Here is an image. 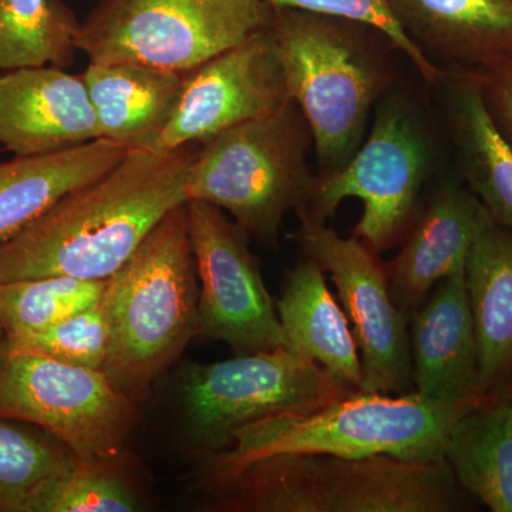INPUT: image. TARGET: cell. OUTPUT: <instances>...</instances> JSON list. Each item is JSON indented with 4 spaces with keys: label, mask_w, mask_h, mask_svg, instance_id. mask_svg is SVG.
Segmentation results:
<instances>
[{
    "label": "cell",
    "mask_w": 512,
    "mask_h": 512,
    "mask_svg": "<svg viewBox=\"0 0 512 512\" xmlns=\"http://www.w3.org/2000/svg\"><path fill=\"white\" fill-rule=\"evenodd\" d=\"M431 167V148L419 123L399 100L384 101L365 143L345 167L316 175L298 217L326 222L348 198L362 201L353 237L380 255L402 241Z\"/></svg>",
    "instance_id": "8"
},
{
    "label": "cell",
    "mask_w": 512,
    "mask_h": 512,
    "mask_svg": "<svg viewBox=\"0 0 512 512\" xmlns=\"http://www.w3.org/2000/svg\"><path fill=\"white\" fill-rule=\"evenodd\" d=\"M477 403L444 406L414 390L397 396L353 390L318 410L242 427L232 446L212 457L208 477L217 488L249 464L278 454L444 461L451 427Z\"/></svg>",
    "instance_id": "3"
},
{
    "label": "cell",
    "mask_w": 512,
    "mask_h": 512,
    "mask_svg": "<svg viewBox=\"0 0 512 512\" xmlns=\"http://www.w3.org/2000/svg\"><path fill=\"white\" fill-rule=\"evenodd\" d=\"M106 284L59 275L0 281V320L6 336L20 338L42 332L96 306Z\"/></svg>",
    "instance_id": "26"
},
{
    "label": "cell",
    "mask_w": 512,
    "mask_h": 512,
    "mask_svg": "<svg viewBox=\"0 0 512 512\" xmlns=\"http://www.w3.org/2000/svg\"><path fill=\"white\" fill-rule=\"evenodd\" d=\"M272 36L289 97L311 127L316 175L335 173L362 146L377 99L394 80L393 43L348 19L272 8Z\"/></svg>",
    "instance_id": "2"
},
{
    "label": "cell",
    "mask_w": 512,
    "mask_h": 512,
    "mask_svg": "<svg viewBox=\"0 0 512 512\" xmlns=\"http://www.w3.org/2000/svg\"><path fill=\"white\" fill-rule=\"evenodd\" d=\"M117 458H74L37 498L33 512H133L143 507Z\"/></svg>",
    "instance_id": "27"
},
{
    "label": "cell",
    "mask_w": 512,
    "mask_h": 512,
    "mask_svg": "<svg viewBox=\"0 0 512 512\" xmlns=\"http://www.w3.org/2000/svg\"><path fill=\"white\" fill-rule=\"evenodd\" d=\"M262 2L271 8L305 10L318 15L363 23L383 33L396 50L402 52L416 67L417 73L420 74L426 86L434 87L447 79L446 70L434 63L404 32L387 0H262Z\"/></svg>",
    "instance_id": "29"
},
{
    "label": "cell",
    "mask_w": 512,
    "mask_h": 512,
    "mask_svg": "<svg viewBox=\"0 0 512 512\" xmlns=\"http://www.w3.org/2000/svg\"><path fill=\"white\" fill-rule=\"evenodd\" d=\"M487 217L477 197L443 185L387 268L394 303L414 311L431 288L463 269Z\"/></svg>",
    "instance_id": "16"
},
{
    "label": "cell",
    "mask_w": 512,
    "mask_h": 512,
    "mask_svg": "<svg viewBox=\"0 0 512 512\" xmlns=\"http://www.w3.org/2000/svg\"><path fill=\"white\" fill-rule=\"evenodd\" d=\"M200 285L187 202L168 212L126 265L107 279L100 305L109 320L103 373L128 396H143L200 335Z\"/></svg>",
    "instance_id": "4"
},
{
    "label": "cell",
    "mask_w": 512,
    "mask_h": 512,
    "mask_svg": "<svg viewBox=\"0 0 512 512\" xmlns=\"http://www.w3.org/2000/svg\"><path fill=\"white\" fill-rule=\"evenodd\" d=\"M79 25L62 0H0V72L72 66Z\"/></svg>",
    "instance_id": "24"
},
{
    "label": "cell",
    "mask_w": 512,
    "mask_h": 512,
    "mask_svg": "<svg viewBox=\"0 0 512 512\" xmlns=\"http://www.w3.org/2000/svg\"><path fill=\"white\" fill-rule=\"evenodd\" d=\"M100 138L89 94L60 67L0 72V146L15 156H39Z\"/></svg>",
    "instance_id": "14"
},
{
    "label": "cell",
    "mask_w": 512,
    "mask_h": 512,
    "mask_svg": "<svg viewBox=\"0 0 512 512\" xmlns=\"http://www.w3.org/2000/svg\"><path fill=\"white\" fill-rule=\"evenodd\" d=\"M227 512H453L463 507L447 461L278 454L214 488Z\"/></svg>",
    "instance_id": "5"
},
{
    "label": "cell",
    "mask_w": 512,
    "mask_h": 512,
    "mask_svg": "<svg viewBox=\"0 0 512 512\" xmlns=\"http://www.w3.org/2000/svg\"><path fill=\"white\" fill-rule=\"evenodd\" d=\"M311 127L295 101L201 144L185 183L187 201L227 211L249 237L276 245L289 211L311 197Z\"/></svg>",
    "instance_id": "6"
},
{
    "label": "cell",
    "mask_w": 512,
    "mask_h": 512,
    "mask_svg": "<svg viewBox=\"0 0 512 512\" xmlns=\"http://www.w3.org/2000/svg\"><path fill=\"white\" fill-rule=\"evenodd\" d=\"M387 2L404 32L430 59L501 66L512 62V0Z\"/></svg>",
    "instance_id": "19"
},
{
    "label": "cell",
    "mask_w": 512,
    "mask_h": 512,
    "mask_svg": "<svg viewBox=\"0 0 512 512\" xmlns=\"http://www.w3.org/2000/svg\"><path fill=\"white\" fill-rule=\"evenodd\" d=\"M456 127L471 190L512 234V144L491 114L481 84L468 83L458 93Z\"/></svg>",
    "instance_id": "23"
},
{
    "label": "cell",
    "mask_w": 512,
    "mask_h": 512,
    "mask_svg": "<svg viewBox=\"0 0 512 512\" xmlns=\"http://www.w3.org/2000/svg\"><path fill=\"white\" fill-rule=\"evenodd\" d=\"M448 466L463 490L491 511L512 512V404L485 397L448 434Z\"/></svg>",
    "instance_id": "22"
},
{
    "label": "cell",
    "mask_w": 512,
    "mask_h": 512,
    "mask_svg": "<svg viewBox=\"0 0 512 512\" xmlns=\"http://www.w3.org/2000/svg\"><path fill=\"white\" fill-rule=\"evenodd\" d=\"M137 417L101 370L10 350L0 360V419L46 431L77 458L120 457Z\"/></svg>",
    "instance_id": "10"
},
{
    "label": "cell",
    "mask_w": 512,
    "mask_h": 512,
    "mask_svg": "<svg viewBox=\"0 0 512 512\" xmlns=\"http://www.w3.org/2000/svg\"><path fill=\"white\" fill-rule=\"evenodd\" d=\"M32 427L0 419V512H33L50 481L76 458L55 437Z\"/></svg>",
    "instance_id": "25"
},
{
    "label": "cell",
    "mask_w": 512,
    "mask_h": 512,
    "mask_svg": "<svg viewBox=\"0 0 512 512\" xmlns=\"http://www.w3.org/2000/svg\"><path fill=\"white\" fill-rule=\"evenodd\" d=\"M79 76L100 138L128 150H157L183 96L184 73L141 63L90 62Z\"/></svg>",
    "instance_id": "17"
},
{
    "label": "cell",
    "mask_w": 512,
    "mask_h": 512,
    "mask_svg": "<svg viewBox=\"0 0 512 512\" xmlns=\"http://www.w3.org/2000/svg\"><path fill=\"white\" fill-rule=\"evenodd\" d=\"M353 392L322 366L279 348L194 365L184 379L195 443L221 453L242 427L282 413L318 410Z\"/></svg>",
    "instance_id": "9"
},
{
    "label": "cell",
    "mask_w": 512,
    "mask_h": 512,
    "mask_svg": "<svg viewBox=\"0 0 512 512\" xmlns=\"http://www.w3.org/2000/svg\"><path fill=\"white\" fill-rule=\"evenodd\" d=\"M292 241L329 275L362 352L366 392H413L409 316L393 301L389 274L375 252L356 237L342 238L326 222L299 217Z\"/></svg>",
    "instance_id": "11"
},
{
    "label": "cell",
    "mask_w": 512,
    "mask_h": 512,
    "mask_svg": "<svg viewBox=\"0 0 512 512\" xmlns=\"http://www.w3.org/2000/svg\"><path fill=\"white\" fill-rule=\"evenodd\" d=\"M286 349L322 366L350 389L362 390L363 367L349 319L325 272L305 258L286 272L278 306Z\"/></svg>",
    "instance_id": "18"
},
{
    "label": "cell",
    "mask_w": 512,
    "mask_h": 512,
    "mask_svg": "<svg viewBox=\"0 0 512 512\" xmlns=\"http://www.w3.org/2000/svg\"><path fill=\"white\" fill-rule=\"evenodd\" d=\"M192 146L130 150L106 174L64 195L0 242V281L56 275L107 281L168 212L187 202Z\"/></svg>",
    "instance_id": "1"
},
{
    "label": "cell",
    "mask_w": 512,
    "mask_h": 512,
    "mask_svg": "<svg viewBox=\"0 0 512 512\" xmlns=\"http://www.w3.org/2000/svg\"><path fill=\"white\" fill-rule=\"evenodd\" d=\"M466 288L478 345L483 397L512 370V234L488 214L468 252Z\"/></svg>",
    "instance_id": "21"
},
{
    "label": "cell",
    "mask_w": 512,
    "mask_h": 512,
    "mask_svg": "<svg viewBox=\"0 0 512 512\" xmlns=\"http://www.w3.org/2000/svg\"><path fill=\"white\" fill-rule=\"evenodd\" d=\"M128 148L106 138L0 163V242L16 237L64 195L116 167Z\"/></svg>",
    "instance_id": "20"
},
{
    "label": "cell",
    "mask_w": 512,
    "mask_h": 512,
    "mask_svg": "<svg viewBox=\"0 0 512 512\" xmlns=\"http://www.w3.org/2000/svg\"><path fill=\"white\" fill-rule=\"evenodd\" d=\"M200 299V335L237 352L286 348L284 329L266 289L249 235L221 208L187 201Z\"/></svg>",
    "instance_id": "12"
},
{
    "label": "cell",
    "mask_w": 512,
    "mask_h": 512,
    "mask_svg": "<svg viewBox=\"0 0 512 512\" xmlns=\"http://www.w3.org/2000/svg\"><path fill=\"white\" fill-rule=\"evenodd\" d=\"M6 343H8V336H6L5 328H3L2 320H0V360L5 356L6 349H8Z\"/></svg>",
    "instance_id": "31"
},
{
    "label": "cell",
    "mask_w": 512,
    "mask_h": 512,
    "mask_svg": "<svg viewBox=\"0 0 512 512\" xmlns=\"http://www.w3.org/2000/svg\"><path fill=\"white\" fill-rule=\"evenodd\" d=\"M491 83H494L495 104L512 134V62L503 64Z\"/></svg>",
    "instance_id": "30"
},
{
    "label": "cell",
    "mask_w": 512,
    "mask_h": 512,
    "mask_svg": "<svg viewBox=\"0 0 512 512\" xmlns=\"http://www.w3.org/2000/svg\"><path fill=\"white\" fill-rule=\"evenodd\" d=\"M288 101L284 67L268 26L184 73L183 96L157 151L205 143L274 113Z\"/></svg>",
    "instance_id": "13"
},
{
    "label": "cell",
    "mask_w": 512,
    "mask_h": 512,
    "mask_svg": "<svg viewBox=\"0 0 512 512\" xmlns=\"http://www.w3.org/2000/svg\"><path fill=\"white\" fill-rule=\"evenodd\" d=\"M262 0H99L80 22L77 50L92 63L190 72L268 28Z\"/></svg>",
    "instance_id": "7"
},
{
    "label": "cell",
    "mask_w": 512,
    "mask_h": 512,
    "mask_svg": "<svg viewBox=\"0 0 512 512\" xmlns=\"http://www.w3.org/2000/svg\"><path fill=\"white\" fill-rule=\"evenodd\" d=\"M412 320L414 392L444 406L484 400L464 268L439 282Z\"/></svg>",
    "instance_id": "15"
},
{
    "label": "cell",
    "mask_w": 512,
    "mask_h": 512,
    "mask_svg": "<svg viewBox=\"0 0 512 512\" xmlns=\"http://www.w3.org/2000/svg\"><path fill=\"white\" fill-rule=\"evenodd\" d=\"M109 320L103 306L76 313L42 332L8 339L10 352L35 353L67 365L103 372L110 355Z\"/></svg>",
    "instance_id": "28"
}]
</instances>
